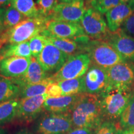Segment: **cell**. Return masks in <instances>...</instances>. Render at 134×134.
I'll return each instance as SVG.
<instances>
[{"label": "cell", "instance_id": "6da1fadb", "mask_svg": "<svg viewBox=\"0 0 134 134\" xmlns=\"http://www.w3.org/2000/svg\"><path fill=\"white\" fill-rule=\"evenodd\" d=\"M74 128L94 130L104 122L99 96L82 93L70 112Z\"/></svg>", "mask_w": 134, "mask_h": 134}, {"label": "cell", "instance_id": "7a4b0ae2", "mask_svg": "<svg viewBox=\"0 0 134 134\" xmlns=\"http://www.w3.org/2000/svg\"><path fill=\"white\" fill-rule=\"evenodd\" d=\"M48 21L47 18L42 15L27 18L16 26L6 30L0 36V40L5 46L29 41L34 37L47 29Z\"/></svg>", "mask_w": 134, "mask_h": 134}, {"label": "cell", "instance_id": "3957f363", "mask_svg": "<svg viewBox=\"0 0 134 134\" xmlns=\"http://www.w3.org/2000/svg\"><path fill=\"white\" fill-rule=\"evenodd\" d=\"M133 93L130 90L111 88L99 96L103 121L114 122L119 118L134 97Z\"/></svg>", "mask_w": 134, "mask_h": 134}, {"label": "cell", "instance_id": "277c9868", "mask_svg": "<svg viewBox=\"0 0 134 134\" xmlns=\"http://www.w3.org/2000/svg\"><path fill=\"white\" fill-rule=\"evenodd\" d=\"M84 50L90 57L91 64L105 69L127 61L110 45L103 41L90 40L84 44Z\"/></svg>", "mask_w": 134, "mask_h": 134}, {"label": "cell", "instance_id": "5b68a950", "mask_svg": "<svg viewBox=\"0 0 134 134\" xmlns=\"http://www.w3.org/2000/svg\"><path fill=\"white\" fill-rule=\"evenodd\" d=\"M91 64V60L87 53H79L71 55L62 66V68L50 75L49 78L53 82L75 79L83 76Z\"/></svg>", "mask_w": 134, "mask_h": 134}, {"label": "cell", "instance_id": "8992f818", "mask_svg": "<svg viewBox=\"0 0 134 134\" xmlns=\"http://www.w3.org/2000/svg\"><path fill=\"white\" fill-rule=\"evenodd\" d=\"M73 128L70 113H49L40 118L35 129L38 134H66Z\"/></svg>", "mask_w": 134, "mask_h": 134}, {"label": "cell", "instance_id": "52a82bcc", "mask_svg": "<svg viewBox=\"0 0 134 134\" xmlns=\"http://www.w3.org/2000/svg\"><path fill=\"white\" fill-rule=\"evenodd\" d=\"M80 24L85 34L93 41H105L110 32L101 13L91 7L87 8Z\"/></svg>", "mask_w": 134, "mask_h": 134}, {"label": "cell", "instance_id": "ba28073f", "mask_svg": "<svg viewBox=\"0 0 134 134\" xmlns=\"http://www.w3.org/2000/svg\"><path fill=\"white\" fill-rule=\"evenodd\" d=\"M111 88L124 89L134 92V64L125 61L107 69Z\"/></svg>", "mask_w": 134, "mask_h": 134}, {"label": "cell", "instance_id": "9c48e42d", "mask_svg": "<svg viewBox=\"0 0 134 134\" xmlns=\"http://www.w3.org/2000/svg\"><path fill=\"white\" fill-rule=\"evenodd\" d=\"M87 8L85 0L59 3L47 17L48 21L80 23Z\"/></svg>", "mask_w": 134, "mask_h": 134}, {"label": "cell", "instance_id": "30bf717a", "mask_svg": "<svg viewBox=\"0 0 134 134\" xmlns=\"http://www.w3.org/2000/svg\"><path fill=\"white\" fill-rule=\"evenodd\" d=\"M47 30L58 37L73 40L83 45L91 40L85 34L80 23L49 21Z\"/></svg>", "mask_w": 134, "mask_h": 134}, {"label": "cell", "instance_id": "8fae6325", "mask_svg": "<svg viewBox=\"0 0 134 134\" xmlns=\"http://www.w3.org/2000/svg\"><path fill=\"white\" fill-rule=\"evenodd\" d=\"M86 93L100 96L111 88L107 69L91 64L84 75Z\"/></svg>", "mask_w": 134, "mask_h": 134}, {"label": "cell", "instance_id": "7c38bea8", "mask_svg": "<svg viewBox=\"0 0 134 134\" xmlns=\"http://www.w3.org/2000/svg\"><path fill=\"white\" fill-rule=\"evenodd\" d=\"M48 98L45 94L41 96L19 99L16 119L21 122H30L36 119L44 110V103Z\"/></svg>", "mask_w": 134, "mask_h": 134}, {"label": "cell", "instance_id": "4fadbf2b", "mask_svg": "<svg viewBox=\"0 0 134 134\" xmlns=\"http://www.w3.org/2000/svg\"><path fill=\"white\" fill-rule=\"evenodd\" d=\"M69 57L48 42L37 60L47 73H55L62 68Z\"/></svg>", "mask_w": 134, "mask_h": 134}, {"label": "cell", "instance_id": "5bb4252c", "mask_svg": "<svg viewBox=\"0 0 134 134\" xmlns=\"http://www.w3.org/2000/svg\"><path fill=\"white\" fill-rule=\"evenodd\" d=\"M117 52L127 61L134 62V37L127 34L121 29L111 33L105 39Z\"/></svg>", "mask_w": 134, "mask_h": 134}, {"label": "cell", "instance_id": "9a60e30c", "mask_svg": "<svg viewBox=\"0 0 134 134\" xmlns=\"http://www.w3.org/2000/svg\"><path fill=\"white\" fill-rule=\"evenodd\" d=\"M31 59L12 57L0 60V75L9 79L21 78L29 68Z\"/></svg>", "mask_w": 134, "mask_h": 134}, {"label": "cell", "instance_id": "2e32d148", "mask_svg": "<svg viewBox=\"0 0 134 134\" xmlns=\"http://www.w3.org/2000/svg\"><path fill=\"white\" fill-rule=\"evenodd\" d=\"M133 12L129 4L120 3L105 13L106 23L110 32H115L120 29L125 20Z\"/></svg>", "mask_w": 134, "mask_h": 134}, {"label": "cell", "instance_id": "e0dca14e", "mask_svg": "<svg viewBox=\"0 0 134 134\" xmlns=\"http://www.w3.org/2000/svg\"><path fill=\"white\" fill-rule=\"evenodd\" d=\"M47 73L37 61V58L32 57L29 68L23 76L16 79H11L19 87L41 83L48 78Z\"/></svg>", "mask_w": 134, "mask_h": 134}, {"label": "cell", "instance_id": "ac0fdd59", "mask_svg": "<svg viewBox=\"0 0 134 134\" xmlns=\"http://www.w3.org/2000/svg\"><path fill=\"white\" fill-rule=\"evenodd\" d=\"M81 94L58 98H47L44 103V110L50 113H70Z\"/></svg>", "mask_w": 134, "mask_h": 134}, {"label": "cell", "instance_id": "d6986e66", "mask_svg": "<svg viewBox=\"0 0 134 134\" xmlns=\"http://www.w3.org/2000/svg\"><path fill=\"white\" fill-rule=\"evenodd\" d=\"M41 33L46 37L48 42L69 56L82 53L83 52H85L83 45L78 42L71 39L58 37L47 29Z\"/></svg>", "mask_w": 134, "mask_h": 134}, {"label": "cell", "instance_id": "ffe728a7", "mask_svg": "<svg viewBox=\"0 0 134 134\" xmlns=\"http://www.w3.org/2000/svg\"><path fill=\"white\" fill-rule=\"evenodd\" d=\"M20 87L11 79L0 75V103L19 98Z\"/></svg>", "mask_w": 134, "mask_h": 134}, {"label": "cell", "instance_id": "44dd1931", "mask_svg": "<svg viewBox=\"0 0 134 134\" xmlns=\"http://www.w3.org/2000/svg\"><path fill=\"white\" fill-rule=\"evenodd\" d=\"M12 57L31 58L32 54L30 50L29 42L26 41L17 44L6 45L3 48L0 60Z\"/></svg>", "mask_w": 134, "mask_h": 134}, {"label": "cell", "instance_id": "7402d4cb", "mask_svg": "<svg viewBox=\"0 0 134 134\" xmlns=\"http://www.w3.org/2000/svg\"><path fill=\"white\" fill-rule=\"evenodd\" d=\"M53 82L48 76L41 83L20 87L19 99L32 98L45 94L47 93L48 86Z\"/></svg>", "mask_w": 134, "mask_h": 134}, {"label": "cell", "instance_id": "603a6c76", "mask_svg": "<svg viewBox=\"0 0 134 134\" xmlns=\"http://www.w3.org/2000/svg\"><path fill=\"white\" fill-rule=\"evenodd\" d=\"M63 96H72L85 93L84 76L75 79L63 80L57 82Z\"/></svg>", "mask_w": 134, "mask_h": 134}, {"label": "cell", "instance_id": "cb8c5ba5", "mask_svg": "<svg viewBox=\"0 0 134 134\" xmlns=\"http://www.w3.org/2000/svg\"><path fill=\"white\" fill-rule=\"evenodd\" d=\"M19 99L0 103V126L13 121L16 118Z\"/></svg>", "mask_w": 134, "mask_h": 134}, {"label": "cell", "instance_id": "d4e9b609", "mask_svg": "<svg viewBox=\"0 0 134 134\" xmlns=\"http://www.w3.org/2000/svg\"><path fill=\"white\" fill-rule=\"evenodd\" d=\"M11 6L16 8L27 18H35L41 15L34 0H12Z\"/></svg>", "mask_w": 134, "mask_h": 134}, {"label": "cell", "instance_id": "484cf974", "mask_svg": "<svg viewBox=\"0 0 134 134\" xmlns=\"http://www.w3.org/2000/svg\"><path fill=\"white\" fill-rule=\"evenodd\" d=\"M26 19H27V18L24 15L10 5L6 8L4 15V31L16 26Z\"/></svg>", "mask_w": 134, "mask_h": 134}, {"label": "cell", "instance_id": "4316f807", "mask_svg": "<svg viewBox=\"0 0 134 134\" xmlns=\"http://www.w3.org/2000/svg\"><path fill=\"white\" fill-rule=\"evenodd\" d=\"M119 124L123 130L134 129V97L120 115Z\"/></svg>", "mask_w": 134, "mask_h": 134}, {"label": "cell", "instance_id": "83f0119b", "mask_svg": "<svg viewBox=\"0 0 134 134\" xmlns=\"http://www.w3.org/2000/svg\"><path fill=\"white\" fill-rule=\"evenodd\" d=\"M29 42V47L32 57L37 58L41 54L48 41L46 37L41 33L31 38Z\"/></svg>", "mask_w": 134, "mask_h": 134}, {"label": "cell", "instance_id": "f1b7e54d", "mask_svg": "<svg viewBox=\"0 0 134 134\" xmlns=\"http://www.w3.org/2000/svg\"><path fill=\"white\" fill-rule=\"evenodd\" d=\"M119 124L113 121H104L94 130L93 134H123Z\"/></svg>", "mask_w": 134, "mask_h": 134}, {"label": "cell", "instance_id": "f546056e", "mask_svg": "<svg viewBox=\"0 0 134 134\" xmlns=\"http://www.w3.org/2000/svg\"><path fill=\"white\" fill-rule=\"evenodd\" d=\"M119 4L120 0H93L86 8L91 7L104 14Z\"/></svg>", "mask_w": 134, "mask_h": 134}, {"label": "cell", "instance_id": "4dcf8cb0", "mask_svg": "<svg viewBox=\"0 0 134 134\" xmlns=\"http://www.w3.org/2000/svg\"><path fill=\"white\" fill-rule=\"evenodd\" d=\"M59 4V0H37L36 5L42 16L47 17Z\"/></svg>", "mask_w": 134, "mask_h": 134}, {"label": "cell", "instance_id": "1f68e13d", "mask_svg": "<svg viewBox=\"0 0 134 134\" xmlns=\"http://www.w3.org/2000/svg\"><path fill=\"white\" fill-rule=\"evenodd\" d=\"M120 29L127 34L134 37V13L125 20Z\"/></svg>", "mask_w": 134, "mask_h": 134}, {"label": "cell", "instance_id": "d6a6232c", "mask_svg": "<svg viewBox=\"0 0 134 134\" xmlns=\"http://www.w3.org/2000/svg\"><path fill=\"white\" fill-rule=\"evenodd\" d=\"M46 94L48 98H58L62 96L61 88L57 82H53L48 86Z\"/></svg>", "mask_w": 134, "mask_h": 134}, {"label": "cell", "instance_id": "836d02e7", "mask_svg": "<svg viewBox=\"0 0 134 134\" xmlns=\"http://www.w3.org/2000/svg\"><path fill=\"white\" fill-rule=\"evenodd\" d=\"M94 130L88 128H73L66 134H93Z\"/></svg>", "mask_w": 134, "mask_h": 134}, {"label": "cell", "instance_id": "e575fe53", "mask_svg": "<svg viewBox=\"0 0 134 134\" xmlns=\"http://www.w3.org/2000/svg\"><path fill=\"white\" fill-rule=\"evenodd\" d=\"M6 8H0V36L4 32V15Z\"/></svg>", "mask_w": 134, "mask_h": 134}, {"label": "cell", "instance_id": "d590c367", "mask_svg": "<svg viewBox=\"0 0 134 134\" xmlns=\"http://www.w3.org/2000/svg\"><path fill=\"white\" fill-rule=\"evenodd\" d=\"M12 0H0V8H6L11 5Z\"/></svg>", "mask_w": 134, "mask_h": 134}, {"label": "cell", "instance_id": "8d00e7d4", "mask_svg": "<svg viewBox=\"0 0 134 134\" xmlns=\"http://www.w3.org/2000/svg\"><path fill=\"white\" fill-rule=\"evenodd\" d=\"M15 134H34L33 133H32L31 132L29 131L27 129H22L19 131H18L16 133H15Z\"/></svg>", "mask_w": 134, "mask_h": 134}, {"label": "cell", "instance_id": "74e56055", "mask_svg": "<svg viewBox=\"0 0 134 134\" xmlns=\"http://www.w3.org/2000/svg\"><path fill=\"white\" fill-rule=\"evenodd\" d=\"M4 46L5 45L1 41V40H0V59H1V54H2L3 48H4Z\"/></svg>", "mask_w": 134, "mask_h": 134}, {"label": "cell", "instance_id": "f35d334b", "mask_svg": "<svg viewBox=\"0 0 134 134\" xmlns=\"http://www.w3.org/2000/svg\"><path fill=\"white\" fill-rule=\"evenodd\" d=\"M123 134H134V129L129 130H124Z\"/></svg>", "mask_w": 134, "mask_h": 134}, {"label": "cell", "instance_id": "ab89813d", "mask_svg": "<svg viewBox=\"0 0 134 134\" xmlns=\"http://www.w3.org/2000/svg\"><path fill=\"white\" fill-rule=\"evenodd\" d=\"M76 1V0H59V3H71L73 1Z\"/></svg>", "mask_w": 134, "mask_h": 134}, {"label": "cell", "instance_id": "60d3db41", "mask_svg": "<svg viewBox=\"0 0 134 134\" xmlns=\"http://www.w3.org/2000/svg\"><path fill=\"white\" fill-rule=\"evenodd\" d=\"M129 6L131 7V8L133 9V11H134V0H131L129 3Z\"/></svg>", "mask_w": 134, "mask_h": 134}, {"label": "cell", "instance_id": "b9f144b4", "mask_svg": "<svg viewBox=\"0 0 134 134\" xmlns=\"http://www.w3.org/2000/svg\"><path fill=\"white\" fill-rule=\"evenodd\" d=\"M131 0H120V3H121V4H127Z\"/></svg>", "mask_w": 134, "mask_h": 134}, {"label": "cell", "instance_id": "7bdbcfd3", "mask_svg": "<svg viewBox=\"0 0 134 134\" xmlns=\"http://www.w3.org/2000/svg\"><path fill=\"white\" fill-rule=\"evenodd\" d=\"M0 134H8L7 130L3 129H0Z\"/></svg>", "mask_w": 134, "mask_h": 134}, {"label": "cell", "instance_id": "ee69618b", "mask_svg": "<svg viewBox=\"0 0 134 134\" xmlns=\"http://www.w3.org/2000/svg\"><path fill=\"white\" fill-rule=\"evenodd\" d=\"M85 4H86V6L87 7V6L89 5V4L91 3V1H93V0H85Z\"/></svg>", "mask_w": 134, "mask_h": 134}]
</instances>
